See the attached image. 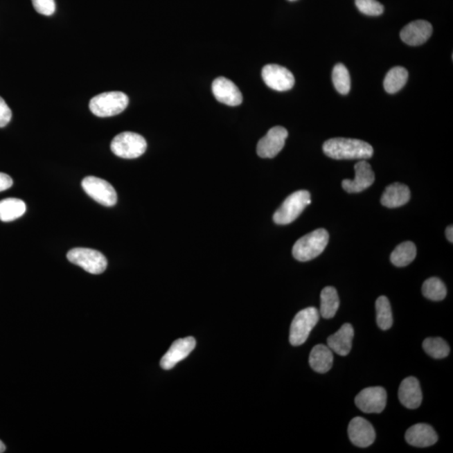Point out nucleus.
I'll use <instances>...</instances> for the list:
<instances>
[{"label":"nucleus","instance_id":"obj_1","mask_svg":"<svg viewBox=\"0 0 453 453\" xmlns=\"http://www.w3.org/2000/svg\"><path fill=\"white\" fill-rule=\"evenodd\" d=\"M323 149L328 157L335 160H367L373 154L371 145L356 139H330L324 143Z\"/></svg>","mask_w":453,"mask_h":453},{"label":"nucleus","instance_id":"obj_2","mask_svg":"<svg viewBox=\"0 0 453 453\" xmlns=\"http://www.w3.org/2000/svg\"><path fill=\"white\" fill-rule=\"evenodd\" d=\"M328 241L329 234L327 230L317 229L296 242L292 249L293 256L296 260L301 262L315 259L324 251Z\"/></svg>","mask_w":453,"mask_h":453},{"label":"nucleus","instance_id":"obj_3","mask_svg":"<svg viewBox=\"0 0 453 453\" xmlns=\"http://www.w3.org/2000/svg\"><path fill=\"white\" fill-rule=\"evenodd\" d=\"M129 105V98L122 92H108L91 99L89 109L98 117H112L121 114Z\"/></svg>","mask_w":453,"mask_h":453},{"label":"nucleus","instance_id":"obj_4","mask_svg":"<svg viewBox=\"0 0 453 453\" xmlns=\"http://www.w3.org/2000/svg\"><path fill=\"white\" fill-rule=\"evenodd\" d=\"M311 202V194L308 190H301L293 193L274 214V222L280 225L292 224Z\"/></svg>","mask_w":453,"mask_h":453},{"label":"nucleus","instance_id":"obj_5","mask_svg":"<svg viewBox=\"0 0 453 453\" xmlns=\"http://www.w3.org/2000/svg\"><path fill=\"white\" fill-rule=\"evenodd\" d=\"M320 313L315 308H308L298 312L292 321L290 330V343L300 346L308 340L310 333L319 323Z\"/></svg>","mask_w":453,"mask_h":453},{"label":"nucleus","instance_id":"obj_6","mask_svg":"<svg viewBox=\"0 0 453 453\" xmlns=\"http://www.w3.org/2000/svg\"><path fill=\"white\" fill-rule=\"evenodd\" d=\"M110 148L118 157L135 159L141 157L145 152L147 143L141 134L123 132L114 138Z\"/></svg>","mask_w":453,"mask_h":453},{"label":"nucleus","instance_id":"obj_7","mask_svg":"<svg viewBox=\"0 0 453 453\" xmlns=\"http://www.w3.org/2000/svg\"><path fill=\"white\" fill-rule=\"evenodd\" d=\"M67 260L71 263L80 266L87 272L99 275L105 272L108 261L106 257L98 250L86 248H76L67 253Z\"/></svg>","mask_w":453,"mask_h":453},{"label":"nucleus","instance_id":"obj_8","mask_svg":"<svg viewBox=\"0 0 453 453\" xmlns=\"http://www.w3.org/2000/svg\"><path fill=\"white\" fill-rule=\"evenodd\" d=\"M82 186L86 193L98 204L106 206L116 204V190L108 181L95 177H87L83 179Z\"/></svg>","mask_w":453,"mask_h":453},{"label":"nucleus","instance_id":"obj_9","mask_svg":"<svg viewBox=\"0 0 453 453\" xmlns=\"http://www.w3.org/2000/svg\"><path fill=\"white\" fill-rule=\"evenodd\" d=\"M262 78L269 89L285 92L295 85V78L287 69L276 64H269L262 69Z\"/></svg>","mask_w":453,"mask_h":453},{"label":"nucleus","instance_id":"obj_10","mask_svg":"<svg viewBox=\"0 0 453 453\" xmlns=\"http://www.w3.org/2000/svg\"><path fill=\"white\" fill-rule=\"evenodd\" d=\"M288 131L283 127H273L257 145V154L261 158H274L284 148Z\"/></svg>","mask_w":453,"mask_h":453},{"label":"nucleus","instance_id":"obj_11","mask_svg":"<svg viewBox=\"0 0 453 453\" xmlns=\"http://www.w3.org/2000/svg\"><path fill=\"white\" fill-rule=\"evenodd\" d=\"M387 402V393L382 387L364 389L355 398L357 407L364 413H381Z\"/></svg>","mask_w":453,"mask_h":453},{"label":"nucleus","instance_id":"obj_12","mask_svg":"<svg viewBox=\"0 0 453 453\" xmlns=\"http://www.w3.org/2000/svg\"><path fill=\"white\" fill-rule=\"evenodd\" d=\"M355 178L353 180L345 179L341 186L346 192L349 193H359L371 186L375 180L371 164L366 161H360L355 166Z\"/></svg>","mask_w":453,"mask_h":453},{"label":"nucleus","instance_id":"obj_13","mask_svg":"<svg viewBox=\"0 0 453 453\" xmlns=\"http://www.w3.org/2000/svg\"><path fill=\"white\" fill-rule=\"evenodd\" d=\"M196 347V340L193 337H185L174 341L169 350L162 357L161 366L166 371L172 369L179 363L186 359Z\"/></svg>","mask_w":453,"mask_h":453},{"label":"nucleus","instance_id":"obj_14","mask_svg":"<svg viewBox=\"0 0 453 453\" xmlns=\"http://www.w3.org/2000/svg\"><path fill=\"white\" fill-rule=\"evenodd\" d=\"M348 432L349 439L356 447H368L375 443V429L371 423L362 417H355L350 421Z\"/></svg>","mask_w":453,"mask_h":453},{"label":"nucleus","instance_id":"obj_15","mask_svg":"<svg viewBox=\"0 0 453 453\" xmlns=\"http://www.w3.org/2000/svg\"><path fill=\"white\" fill-rule=\"evenodd\" d=\"M212 90L217 100L226 105L238 106L243 102V95L240 90L228 78H216L213 82Z\"/></svg>","mask_w":453,"mask_h":453},{"label":"nucleus","instance_id":"obj_16","mask_svg":"<svg viewBox=\"0 0 453 453\" xmlns=\"http://www.w3.org/2000/svg\"><path fill=\"white\" fill-rule=\"evenodd\" d=\"M432 30L431 23L426 21H416L403 28L400 31V38L409 46H420L431 37Z\"/></svg>","mask_w":453,"mask_h":453},{"label":"nucleus","instance_id":"obj_17","mask_svg":"<svg viewBox=\"0 0 453 453\" xmlns=\"http://www.w3.org/2000/svg\"><path fill=\"white\" fill-rule=\"evenodd\" d=\"M405 440L413 447H427L436 443L438 436L431 426L420 423L408 429L405 433Z\"/></svg>","mask_w":453,"mask_h":453},{"label":"nucleus","instance_id":"obj_18","mask_svg":"<svg viewBox=\"0 0 453 453\" xmlns=\"http://www.w3.org/2000/svg\"><path fill=\"white\" fill-rule=\"evenodd\" d=\"M400 403L408 409L418 408L423 401V392L418 380L415 377H408L400 384L399 389Z\"/></svg>","mask_w":453,"mask_h":453},{"label":"nucleus","instance_id":"obj_19","mask_svg":"<svg viewBox=\"0 0 453 453\" xmlns=\"http://www.w3.org/2000/svg\"><path fill=\"white\" fill-rule=\"evenodd\" d=\"M355 331L351 324L345 323L335 335L328 339V347L340 356H347L351 351Z\"/></svg>","mask_w":453,"mask_h":453},{"label":"nucleus","instance_id":"obj_20","mask_svg":"<svg viewBox=\"0 0 453 453\" xmlns=\"http://www.w3.org/2000/svg\"><path fill=\"white\" fill-rule=\"evenodd\" d=\"M410 198L411 190L408 186L396 182L385 189L381 197V204L389 208H396L407 204Z\"/></svg>","mask_w":453,"mask_h":453},{"label":"nucleus","instance_id":"obj_21","mask_svg":"<svg viewBox=\"0 0 453 453\" xmlns=\"http://www.w3.org/2000/svg\"><path fill=\"white\" fill-rule=\"evenodd\" d=\"M309 363L314 371L320 373L328 372L333 363L331 349L323 344L315 346L310 353Z\"/></svg>","mask_w":453,"mask_h":453},{"label":"nucleus","instance_id":"obj_22","mask_svg":"<svg viewBox=\"0 0 453 453\" xmlns=\"http://www.w3.org/2000/svg\"><path fill=\"white\" fill-rule=\"evenodd\" d=\"M340 304L337 290L327 286L321 292V308L319 313L325 319H332L336 315Z\"/></svg>","mask_w":453,"mask_h":453},{"label":"nucleus","instance_id":"obj_23","mask_svg":"<svg viewBox=\"0 0 453 453\" xmlns=\"http://www.w3.org/2000/svg\"><path fill=\"white\" fill-rule=\"evenodd\" d=\"M26 205L18 198H6L0 201V220L11 222L25 214Z\"/></svg>","mask_w":453,"mask_h":453},{"label":"nucleus","instance_id":"obj_24","mask_svg":"<svg viewBox=\"0 0 453 453\" xmlns=\"http://www.w3.org/2000/svg\"><path fill=\"white\" fill-rule=\"evenodd\" d=\"M408 77L407 70L402 66H396L389 70L384 81L385 91L391 94L399 92L407 85Z\"/></svg>","mask_w":453,"mask_h":453},{"label":"nucleus","instance_id":"obj_25","mask_svg":"<svg viewBox=\"0 0 453 453\" xmlns=\"http://www.w3.org/2000/svg\"><path fill=\"white\" fill-rule=\"evenodd\" d=\"M416 257V247L414 243L407 241L397 246L391 256L392 264L397 267H405L410 265Z\"/></svg>","mask_w":453,"mask_h":453},{"label":"nucleus","instance_id":"obj_26","mask_svg":"<svg viewBox=\"0 0 453 453\" xmlns=\"http://www.w3.org/2000/svg\"><path fill=\"white\" fill-rule=\"evenodd\" d=\"M377 313V324L382 330H388L392 327L393 317L391 303L387 296L378 298L375 303Z\"/></svg>","mask_w":453,"mask_h":453},{"label":"nucleus","instance_id":"obj_27","mask_svg":"<svg viewBox=\"0 0 453 453\" xmlns=\"http://www.w3.org/2000/svg\"><path fill=\"white\" fill-rule=\"evenodd\" d=\"M423 293L425 297L432 301H443L447 296L446 285L436 277L430 278L424 282Z\"/></svg>","mask_w":453,"mask_h":453},{"label":"nucleus","instance_id":"obj_28","mask_svg":"<svg viewBox=\"0 0 453 453\" xmlns=\"http://www.w3.org/2000/svg\"><path fill=\"white\" fill-rule=\"evenodd\" d=\"M423 346L425 352L434 359H443L450 353V348L447 341L441 337H428L423 341Z\"/></svg>","mask_w":453,"mask_h":453},{"label":"nucleus","instance_id":"obj_29","mask_svg":"<svg viewBox=\"0 0 453 453\" xmlns=\"http://www.w3.org/2000/svg\"><path fill=\"white\" fill-rule=\"evenodd\" d=\"M332 82L336 90L341 94L346 95L351 89V79L347 67L341 63L335 66L332 71Z\"/></svg>","mask_w":453,"mask_h":453},{"label":"nucleus","instance_id":"obj_30","mask_svg":"<svg viewBox=\"0 0 453 453\" xmlns=\"http://www.w3.org/2000/svg\"><path fill=\"white\" fill-rule=\"evenodd\" d=\"M355 5L361 13L369 17H379L384 13V6L376 0H355Z\"/></svg>","mask_w":453,"mask_h":453},{"label":"nucleus","instance_id":"obj_31","mask_svg":"<svg viewBox=\"0 0 453 453\" xmlns=\"http://www.w3.org/2000/svg\"><path fill=\"white\" fill-rule=\"evenodd\" d=\"M37 13L50 17L55 11V0H31Z\"/></svg>","mask_w":453,"mask_h":453},{"label":"nucleus","instance_id":"obj_32","mask_svg":"<svg viewBox=\"0 0 453 453\" xmlns=\"http://www.w3.org/2000/svg\"><path fill=\"white\" fill-rule=\"evenodd\" d=\"M12 112L3 99L0 97V128L6 127L11 121Z\"/></svg>","mask_w":453,"mask_h":453},{"label":"nucleus","instance_id":"obj_33","mask_svg":"<svg viewBox=\"0 0 453 453\" xmlns=\"http://www.w3.org/2000/svg\"><path fill=\"white\" fill-rule=\"evenodd\" d=\"M12 185H13L12 178L5 173L0 172V193L10 189Z\"/></svg>","mask_w":453,"mask_h":453},{"label":"nucleus","instance_id":"obj_34","mask_svg":"<svg viewBox=\"0 0 453 453\" xmlns=\"http://www.w3.org/2000/svg\"><path fill=\"white\" fill-rule=\"evenodd\" d=\"M446 236L447 238L448 241L451 242V243H452V242H453V228H452V225L447 226V228L446 229Z\"/></svg>","mask_w":453,"mask_h":453},{"label":"nucleus","instance_id":"obj_35","mask_svg":"<svg viewBox=\"0 0 453 453\" xmlns=\"http://www.w3.org/2000/svg\"><path fill=\"white\" fill-rule=\"evenodd\" d=\"M6 449L5 444L3 443L2 441H0V453L5 452Z\"/></svg>","mask_w":453,"mask_h":453},{"label":"nucleus","instance_id":"obj_36","mask_svg":"<svg viewBox=\"0 0 453 453\" xmlns=\"http://www.w3.org/2000/svg\"><path fill=\"white\" fill-rule=\"evenodd\" d=\"M289 1H296V0H289Z\"/></svg>","mask_w":453,"mask_h":453}]
</instances>
